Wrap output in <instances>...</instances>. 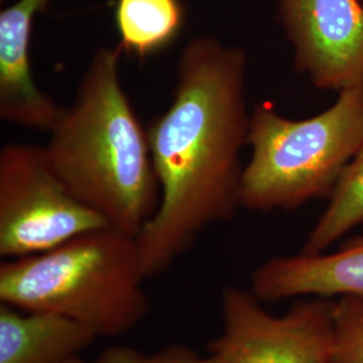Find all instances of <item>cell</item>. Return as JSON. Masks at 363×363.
Masks as SVG:
<instances>
[{
  "instance_id": "obj_1",
  "label": "cell",
  "mask_w": 363,
  "mask_h": 363,
  "mask_svg": "<svg viewBox=\"0 0 363 363\" xmlns=\"http://www.w3.org/2000/svg\"><path fill=\"white\" fill-rule=\"evenodd\" d=\"M247 72L245 50L213 37L182 50L172 100L147 127L160 186L159 208L136 237L147 279L167 271L208 226L233 220L241 208Z\"/></svg>"
},
{
  "instance_id": "obj_2",
  "label": "cell",
  "mask_w": 363,
  "mask_h": 363,
  "mask_svg": "<svg viewBox=\"0 0 363 363\" xmlns=\"http://www.w3.org/2000/svg\"><path fill=\"white\" fill-rule=\"evenodd\" d=\"M120 48H99L72 106L43 145L48 160L81 202L112 228L138 237L160 202L147 128L120 79Z\"/></svg>"
},
{
  "instance_id": "obj_3",
  "label": "cell",
  "mask_w": 363,
  "mask_h": 363,
  "mask_svg": "<svg viewBox=\"0 0 363 363\" xmlns=\"http://www.w3.org/2000/svg\"><path fill=\"white\" fill-rule=\"evenodd\" d=\"M135 235L105 228L61 247L0 265V301L48 312L88 327L97 337L128 334L143 322L150 300Z\"/></svg>"
},
{
  "instance_id": "obj_4",
  "label": "cell",
  "mask_w": 363,
  "mask_h": 363,
  "mask_svg": "<svg viewBox=\"0 0 363 363\" xmlns=\"http://www.w3.org/2000/svg\"><path fill=\"white\" fill-rule=\"evenodd\" d=\"M241 208L294 210L330 198L363 147V84L339 91L337 103L306 120L280 116L262 103L250 113Z\"/></svg>"
},
{
  "instance_id": "obj_5",
  "label": "cell",
  "mask_w": 363,
  "mask_h": 363,
  "mask_svg": "<svg viewBox=\"0 0 363 363\" xmlns=\"http://www.w3.org/2000/svg\"><path fill=\"white\" fill-rule=\"evenodd\" d=\"M112 228L52 169L45 148L6 144L0 151V255L35 256L81 234Z\"/></svg>"
},
{
  "instance_id": "obj_6",
  "label": "cell",
  "mask_w": 363,
  "mask_h": 363,
  "mask_svg": "<svg viewBox=\"0 0 363 363\" xmlns=\"http://www.w3.org/2000/svg\"><path fill=\"white\" fill-rule=\"evenodd\" d=\"M334 301L301 298L273 316L252 291L228 286L220 295L223 330L208 343L220 363H333Z\"/></svg>"
},
{
  "instance_id": "obj_7",
  "label": "cell",
  "mask_w": 363,
  "mask_h": 363,
  "mask_svg": "<svg viewBox=\"0 0 363 363\" xmlns=\"http://www.w3.org/2000/svg\"><path fill=\"white\" fill-rule=\"evenodd\" d=\"M294 64L322 91L363 84L361 0H277Z\"/></svg>"
},
{
  "instance_id": "obj_8",
  "label": "cell",
  "mask_w": 363,
  "mask_h": 363,
  "mask_svg": "<svg viewBox=\"0 0 363 363\" xmlns=\"http://www.w3.org/2000/svg\"><path fill=\"white\" fill-rule=\"evenodd\" d=\"M49 3L18 0L0 13V117L11 125L50 133L65 109L39 89L30 58L34 19Z\"/></svg>"
},
{
  "instance_id": "obj_9",
  "label": "cell",
  "mask_w": 363,
  "mask_h": 363,
  "mask_svg": "<svg viewBox=\"0 0 363 363\" xmlns=\"http://www.w3.org/2000/svg\"><path fill=\"white\" fill-rule=\"evenodd\" d=\"M250 291L262 303L286 298H363V237L334 253L273 257L253 272Z\"/></svg>"
},
{
  "instance_id": "obj_10",
  "label": "cell",
  "mask_w": 363,
  "mask_h": 363,
  "mask_svg": "<svg viewBox=\"0 0 363 363\" xmlns=\"http://www.w3.org/2000/svg\"><path fill=\"white\" fill-rule=\"evenodd\" d=\"M97 337L60 315L0 306V363H69Z\"/></svg>"
},
{
  "instance_id": "obj_11",
  "label": "cell",
  "mask_w": 363,
  "mask_h": 363,
  "mask_svg": "<svg viewBox=\"0 0 363 363\" xmlns=\"http://www.w3.org/2000/svg\"><path fill=\"white\" fill-rule=\"evenodd\" d=\"M181 0H117L118 48L140 60L164 50L183 26Z\"/></svg>"
},
{
  "instance_id": "obj_12",
  "label": "cell",
  "mask_w": 363,
  "mask_h": 363,
  "mask_svg": "<svg viewBox=\"0 0 363 363\" xmlns=\"http://www.w3.org/2000/svg\"><path fill=\"white\" fill-rule=\"evenodd\" d=\"M363 225V147L330 196V205L308 235L303 253L319 255L351 229Z\"/></svg>"
},
{
  "instance_id": "obj_13",
  "label": "cell",
  "mask_w": 363,
  "mask_h": 363,
  "mask_svg": "<svg viewBox=\"0 0 363 363\" xmlns=\"http://www.w3.org/2000/svg\"><path fill=\"white\" fill-rule=\"evenodd\" d=\"M333 320V363H363V298H337Z\"/></svg>"
},
{
  "instance_id": "obj_14",
  "label": "cell",
  "mask_w": 363,
  "mask_h": 363,
  "mask_svg": "<svg viewBox=\"0 0 363 363\" xmlns=\"http://www.w3.org/2000/svg\"><path fill=\"white\" fill-rule=\"evenodd\" d=\"M91 363H220L211 355H199L184 345H169L160 350L144 352L128 346H112L101 351Z\"/></svg>"
},
{
  "instance_id": "obj_15",
  "label": "cell",
  "mask_w": 363,
  "mask_h": 363,
  "mask_svg": "<svg viewBox=\"0 0 363 363\" xmlns=\"http://www.w3.org/2000/svg\"><path fill=\"white\" fill-rule=\"evenodd\" d=\"M69 363H84L82 362V361H81V358H79V357H78V358H74V359H72V361H70V362Z\"/></svg>"
},
{
  "instance_id": "obj_16",
  "label": "cell",
  "mask_w": 363,
  "mask_h": 363,
  "mask_svg": "<svg viewBox=\"0 0 363 363\" xmlns=\"http://www.w3.org/2000/svg\"><path fill=\"white\" fill-rule=\"evenodd\" d=\"M361 1H362V3H363V0H361Z\"/></svg>"
}]
</instances>
